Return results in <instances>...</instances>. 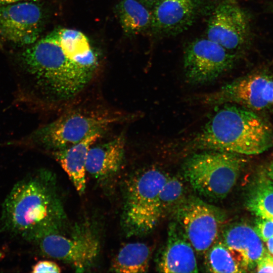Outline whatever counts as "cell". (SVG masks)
Here are the masks:
<instances>
[{
    "mask_svg": "<svg viewBox=\"0 0 273 273\" xmlns=\"http://www.w3.org/2000/svg\"><path fill=\"white\" fill-rule=\"evenodd\" d=\"M18 63L21 75L14 103L32 112L78 94L92 78L98 58L82 32L59 28L28 46Z\"/></svg>",
    "mask_w": 273,
    "mask_h": 273,
    "instance_id": "6da1fadb",
    "label": "cell"
},
{
    "mask_svg": "<svg viewBox=\"0 0 273 273\" xmlns=\"http://www.w3.org/2000/svg\"><path fill=\"white\" fill-rule=\"evenodd\" d=\"M64 216L55 176L40 169L18 181L8 194L3 204L0 232L32 242L58 231Z\"/></svg>",
    "mask_w": 273,
    "mask_h": 273,
    "instance_id": "7a4b0ae2",
    "label": "cell"
},
{
    "mask_svg": "<svg viewBox=\"0 0 273 273\" xmlns=\"http://www.w3.org/2000/svg\"><path fill=\"white\" fill-rule=\"evenodd\" d=\"M220 105L193 139L192 148L249 155L273 146V129L257 114L236 104Z\"/></svg>",
    "mask_w": 273,
    "mask_h": 273,
    "instance_id": "3957f363",
    "label": "cell"
},
{
    "mask_svg": "<svg viewBox=\"0 0 273 273\" xmlns=\"http://www.w3.org/2000/svg\"><path fill=\"white\" fill-rule=\"evenodd\" d=\"M125 118L119 115L93 111H73L40 126L9 146L52 152L76 144L87 136L102 131Z\"/></svg>",
    "mask_w": 273,
    "mask_h": 273,
    "instance_id": "277c9868",
    "label": "cell"
},
{
    "mask_svg": "<svg viewBox=\"0 0 273 273\" xmlns=\"http://www.w3.org/2000/svg\"><path fill=\"white\" fill-rule=\"evenodd\" d=\"M168 175L156 167L139 170L126 180L121 224L127 236L150 233L162 217L160 193Z\"/></svg>",
    "mask_w": 273,
    "mask_h": 273,
    "instance_id": "5b68a950",
    "label": "cell"
},
{
    "mask_svg": "<svg viewBox=\"0 0 273 273\" xmlns=\"http://www.w3.org/2000/svg\"><path fill=\"white\" fill-rule=\"evenodd\" d=\"M190 156L184 162V177L199 195L220 200L231 192L244 164L242 155L206 150Z\"/></svg>",
    "mask_w": 273,
    "mask_h": 273,
    "instance_id": "8992f818",
    "label": "cell"
},
{
    "mask_svg": "<svg viewBox=\"0 0 273 273\" xmlns=\"http://www.w3.org/2000/svg\"><path fill=\"white\" fill-rule=\"evenodd\" d=\"M174 212L176 222L195 251L205 254L217 240L225 220L224 213L194 196L185 198Z\"/></svg>",
    "mask_w": 273,
    "mask_h": 273,
    "instance_id": "52a82bcc",
    "label": "cell"
},
{
    "mask_svg": "<svg viewBox=\"0 0 273 273\" xmlns=\"http://www.w3.org/2000/svg\"><path fill=\"white\" fill-rule=\"evenodd\" d=\"M203 100L209 105L233 103L273 113V73L258 71L239 78L205 95Z\"/></svg>",
    "mask_w": 273,
    "mask_h": 273,
    "instance_id": "ba28073f",
    "label": "cell"
},
{
    "mask_svg": "<svg viewBox=\"0 0 273 273\" xmlns=\"http://www.w3.org/2000/svg\"><path fill=\"white\" fill-rule=\"evenodd\" d=\"M237 55L207 38L197 39L185 51V75L195 84L211 82L233 67Z\"/></svg>",
    "mask_w": 273,
    "mask_h": 273,
    "instance_id": "9c48e42d",
    "label": "cell"
},
{
    "mask_svg": "<svg viewBox=\"0 0 273 273\" xmlns=\"http://www.w3.org/2000/svg\"><path fill=\"white\" fill-rule=\"evenodd\" d=\"M41 7L34 1L0 6V37L17 46H29L40 37L44 24Z\"/></svg>",
    "mask_w": 273,
    "mask_h": 273,
    "instance_id": "30bf717a",
    "label": "cell"
},
{
    "mask_svg": "<svg viewBox=\"0 0 273 273\" xmlns=\"http://www.w3.org/2000/svg\"><path fill=\"white\" fill-rule=\"evenodd\" d=\"M235 3L225 0L214 8L208 21L207 38L237 55L247 46L250 30L246 14Z\"/></svg>",
    "mask_w": 273,
    "mask_h": 273,
    "instance_id": "8fae6325",
    "label": "cell"
},
{
    "mask_svg": "<svg viewBox=\"0 0 273 273\" xmlns=\"http://www.w3.org/2000/svg\"><path fill=\"white\" fill-rule=\"evenodd\" d=\"M32 242L37 245L44 255L68 262L77 271H83L92 265L99 251L98 241L88 232L71 237L53 232Z\"/></svg>",
    "mask_w": 273,
    "mask_h": 273,
    "instance_id": "7c38bea8",
    "label": "cell"
},
{
    "mask_svg": "<svg viewBox=\"0 0 273 273\" xmlns=\"http://www.w3.org/2000/svg\"><path fill=\"white\" fill-rule=\"evenodd\" d=\"M203 6L204 0H161L153 8L150 28L162 35L177 34L193 24Z\"/></svg>",
    "mask_w": 273,
    "mask_h": 273,
    "instance_id": "4fadbf2b",
    "label": "cell"
},
{
    "mask_svg": "<svg viewBox=\"0 0 273 273\" xmlns=\"http://www.w3.org/2000/svg\"><path fill=\"white\" fill-rule=\"evenodd\" d=\"M195 250L176 222L168 229L166 245L157 260L158 270L162 272H198Z\"/></svg>",
    "mask_w": 273,
    "mask_h": 273,
    "instance_id": "5bb4252c",
    "label": "cell"
},
{
    "mask_svg": "<svg viewBox=\"0 0 273 273\" xmlns=\"http://www.w3.org/2000/svg\"><path fill=\"white\" fill-rule=\"evenodd\" d=\"M222 241L245 272L256 268L268 252L254 229L245 223L233 224L224 230Z\"/></svg>",
    "mask_w": 273,
    "mask_h": 273,
    "instance_id": "9a60e30c",
    "label": "cell"
},
{
    "mask_svg": "<svg viewBox=\"0 0 273 273\" xmlns=\"http://www.w3.org/2000/svg\"><path fill=\"white\" fill-rule=\"evenodd\" d=\"M124 151L125 140L121 134L106 142L93 144L87 154L86 172L99 180L113 175L121 167Z\"/></svg>",
    "mask_w": 273,
    "mask_h": 273,
    "instance_id": "2e32d148",
    "label": "cell"
},
{
    "mask_svg": "<svg viewBox=\"0 0 273 273\" xmlns=\"http://www.w3.org/2000/svg\"><path fill=\"white\" fill-rule=\"evenodd\" d=\"M101 134L102 132L94 133L76 144L51 152L80 194H83L85 189L86 163L88 150Z\"/></svg>",
    "mask_w": 273,
    "mask_h": 273,
    "instance_id": "e0dca14e",
    "label": "cell"
},
{
    "mask_svg": "<svg viewBox=\"0 0 273 273\" xmlns=\"http://www.w3.org/2000/svg\"><path fill=\"white\" fill-rule=\"evenodd\" d=\"M115 12L126 35H135L150 28L152 12L139 0H121Z\"/></svg>",
    "mask_w": 273,
    "mask_h": 273,
    "instance_id": "ac0fdd59",
    "label": "cell"
},
{
    "mask_svg": "<svg viewBox=\"0 0 273 273\" xmlns=\"http://www.w3.org/2000/svg\"><path fill=\"white\" fill-rule=\"evenodd\" d=\"M151 253L150 247L145 243L126 244L119 250L111 265V270L121 273L147 272Z\"/></svg>",
    "mask_w": 273,
    "mask_h": 273,
    "instance_id": "d6986e66",
    "label": "cell"
},
{
    "mask_svg": "<svg viewBox=\"0 0 273 273\" xmlns=\"http://www.w3.org/2000/svg\"><path fill=\"white\" fill-rule=\"evenodd\" d=\"M246 204L256 216L273 220V181L265 177L259 178L250 191Z\"/></svg>",
    "mask_w": 273,
    "mask_h": 273,
    "instance_id": "ffe728a7",
    "label": "cell"
},
{
    "mask_svg": "<svg viewBox=\"0 0 273 273\" xmlns=\"http://www.w3.org/2000/svg\"><path fill=\"white\" fill-rule=\"evenodd\" d=\"M205 254L206 268L210 272H245L223 241L216 240Z\"/></svg>",
    "mask_w": 273,
    "mask_h": 273,
    "instance_id": "44dd1931",
    "label": "cell"
},
{
    "mask_svg": "<svg viewBox=\"0 0 273 273\" xmlns=\"http://www.w3.org/2000/svg\"><path fill=\"white\" fill-rule=\"evenodd\" d=\"M185 188L182 180L176 176H168L160 193L162 216L174 212L185 198Z\"/></svg>",
    "mask_w": 273,
    "mask_h": 273,
    "instance_id": "7402d4cb",
    "label": "cell"
},
{
    "mask_svg": "<svg viewBox=\"0 0 273 273\" xmlns=\"http://www.w3.org/2000/svg\"><path fill=\"white\" fill-rule=\"evenodd\" d=\"M262 241L266 242L273 237V220L259 217L256 219L254 228Z\"/></svg>",
    "mask_w": 273,
    "mask_h": 273,
    "instance_id": "603a6c76",
    "label": "cell"
},
{
    "mask_svg": "<svg viewBox=\"0 0 273 273\" xmlns=\"http://www.w3.org/2000/svg\"><path fill=\"white\" fill-rule=\"evenodd\" d=\"M61 269L55 262L50 260H40L32 267V272H60Z\"/></svg>",
    "mask_w": 273,
    "mask_h": 273,
    "instance_id": "cb8c5ba5",
    "label": "cell"
},
{
    "mask_svg": "<svg viewBox=\"0 0 273 273\" xmlns=\"http://www.w3.org/2000/svg\"><path fill=\"white\" fill-rule=\"evenodd\" d=\"M256 269L258 272H273V257L267 252L258 262Z\"/></svg>",
    "mask_w": 273,
    "mask_h": 273,
    "instance_id": "d4e9b609",
    "label": "cell"
},
{
    "mask_svg": "<svg viewBox=\"0 0 273 273\" xmlns=\"http://www.w3.org/2000/svg\"><path fill=\"white\" fill-rule=\"evenodd\" d=\"M139 1L149 9V8H153L161 0H139Z\"/></svg>",
    "mask_w": 273,
    "mask_h": 273,
    "instance_id": "484cf974",
    "label": "cell"
},
{
    "mask_svg": "<svg viewBox=\"0 0 273 273\" xmlns=\"http://www.w3.org/2000/svg\"><path fill=\"white\" fill-rule=\"evenodd\" d=\"M267 246L269 253L273 255V237L267 240Z\"/></svg>",
    "mask_w": 273,
    "mask_h": 273,
    "instance_id": "4316f807",
    "label": "cell"
},
{
    "mask_svg": "<svg viewBox=\"0 0 273 273\" xmlns=\"http://www.w3.org/2000/svg\"><path fill=\"white\" fill-rule=\"evenodd\" d=\"M267 174L273 180V159L268 166Z\"/></svg>",
    "mask_w": 273,
    "mask_h": 273,
    "instance_id": "83f0119b",
    "label": "cell"
},
{
    "mask_svg": "<svg viewBox=\"0 0 273 273\" xmlns=\"http://www.w3.org/2000/svg\"><path fill=\"white\" fill-rule=\"evenodd\" d=\"M233 2H236V0H228Z\"/></svg>",
    "mask_w": 273,
    "mask_h": 273,
    "instance_id": "f1b7e54d",
    "label": "cell"
}]
</instances>
